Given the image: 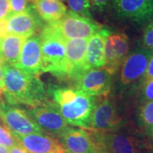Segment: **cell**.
Instances as JSON below:
<instances>
[{"instance_id": "28", "label": "cell", "mask_w": 153, "mask_h": 153, "mask_svg": "<svg viewBox=\"0 0 153 153\" xmlns=\"http://www.w3.org/2000/svg\"><path fill=\"white\" fill-rule=\"evenodd\" d=\"M9 14V0H0V19L7 18Z\"/></svg>"}, {"instance_id": "16", "label": "cell", "mask_w": 153, "mask_h": 153, "mask_svg": "<svg viewBox=\"0 0 153 153\" xmlns=\"http://www.w3.org/2000/svg\"><path fill=\"white\" fill-rule=\"evenodd\" d=\"M88 39L65 40L66 57L68 63V79L75 81L84 71L86 64V48Z\"/></svg>"}, {"instance_id": "6", "label": "cell", "mask_w": 153, "mask_h": 153, "mask_svg": "<svg viewBox=\"0 0 153 153\" xmlns=\"http://www.w3.org/2000/svg\"><path fill=\"white\" fill-rule=\"evenodd\" d=\"M126 120L120 108L108 96L97 97L91 117L90 130L109 131L125 128Z\"/></svg>"}, {"instance_id": "35", "label": "cell", "mask_w": 153, "mask_h": 153, "mask_svg": "<svg viewBox=\"0 0 153 153\" xmlns=\"http://www.w3.org/2000/svg\"><path fill=\"white\" fill-rule=\"evenodd\" d=\"M147 131H148V135H150V136L151 137V138L153 140V126H152V127L150 128H149Z\"/></svg>"}, {"instance_id": "8", "label": "cell", "mask_w": 153, "mask_h": 153, "mask_svg": "<svg viewBox=\"0 0 153 153\" xmlns=\"http://www.w3.org/2000/svg\"><path fill=\"white\" fill-rule=\"evenodd\" d=\"M114 16L141 26L153 20V0H110Z\"/></svg>"}, {"instance_id": "25", "label": "cell", "mask_w": 153, "mask_h": 153, "mask_svg": "<svg viewBox=\"0 0 153 153\" xmlns=\"http://www.w3.org/2000/svg\"><path fill=\"white\" fill-rule=\"evenodd\" d=\"M142 45L153 51V20L147 24L142 38Z\"/></svg>"}, {"instance_id": "13", "label": "cell", "mask_w": 153, "mask_h": 153, "mask_svg": "<svg viewBox=\"0 0 153 153\" xmlns=\"http://www.w3.org/2000/svg\"><path fill=\"white\" fill-rule=\"evenodd\" d=\"M8 22V34L28 38L44 27L43 21L36 12L33 4H29L24 11L6 18Z\"/></svg>"}, {"instance_id": "11", "label": "cell", "mask_w": 153, "mask_h": 153, "mask_svg": "<svg viewBox=\"0 0 153 153\" xmlns=\"http://www.w3.org/2000/svg\"><path fill=\"white\" fill-rule=\"evenodd\" d=\"M129 53V39L124 33H110L105 43L104 68L111 75L117 74Z\"/></svg>"}, {"instance_id": "5", "label": "cell", "mask_w": 153, "mask_h": 153, "mask_svg": "<svg viewBox=\"0 0 153 153\" xmlns=\"http://www.w3.org/2000/svg\"><path fill=\"white\" fill-rule=\"evenodd\" d=\"M123 129L89 132L95 144L109 153H143L142 141L132 132Z\"/></svg>"}, {"instance_id": "27", "label": "cell", "mask_w": 153, "mask_h": 153, "mask_svg": "<svg viewBox=\"0 0 153 153\" xmlns=\"http://www.w3.org/2000/svg\"><path fill=\"white\" fill-rule=\"evenodd\" d=\"M92 10L98 14H103L108 8L110 0H89Z\"/></svg>"}, {"instance_id": "12", "label": "cell", "mask_w": 153, "mask_h": 153, "mask_svg": "<svg viewBox=\"0 0 153 153\" xmlns=\"http://www.w3.org/2000/svg\"><path fill=\"white\" fill-rule=\"evenodd\" d=\"M28 112L43 131L57 137L69 127L68 122L51 101L43 106L30 108Z\"/></svg>"}, {"instance_id": "21", "label": "cell", "mask_w": 153, "mask_h": 153, "mask_svg": "<svg viewBox=\"0 0 153 153\" xmlns=\"http://www.w3.org/2000/svg\"><path fill=\"white\" fill-rule=\"evenodd\" d=\"M137 122L146 131L153 126V101L141 103L137 111Z\"/></svg>"}, {"instance_id": "1", "label": "cell", "mask_w": 153, "mask_h": 153, "mask_svg": "<svg viewBox=\"0 0 153 153\" xmlns=\"http://www.w3.org/2000/svg\"><path fill=\"white\" fill-rule=\"evenodd\" d=\"M4 79L3 94L7 104L30 107L49 102L47 91L39 76L29 74L11 65H2Z\"/></svg>"}, {"instance_id": "37", "label": "cell", "mask_w": 153, "mask_h": 153, "mask_svg": "<svg viewBox=\"0 0 153 153\" xmlns=\"http://www.w3.org/2000/svg\"><path fill=\"white\" fill-rule=\"evenodd\" d=\"M145 153H153V150L148 151V152H145Z\"/></svg>"}, {"instance_id": "38", "label": "cell", "mask_w": 153, "mask_h": 153, "mask_svg": "<svg viewBox=\"0 0 153 153\" xmlns=\"http://www.w3.org/2000/svg\"><path fill=\"white\" fill-rule=\"evenodd\" d=\"M1 99H2V98H1V94H0V100H1Z\"/></svg>"}, {"instance_id": "4", "label": "cell", "mask_w": 153, "mask_h": 153, "mask_svg": "<svg viewBox=\"0 0 153 153\" xmlns=\"http://www.w3.org/2000/svg\"><path fill=\"white\" fill-rule=\"evenodd\" d=\"M153 51L142 45L129 52L119 69L116 90L119 94L125 93L142 79Z\"/></svg>"}, {"instance_id": "23", "label": "cell", "mask_w": 153, "mask_h": 153, "mask_svg": "<svg viewBox=\"0 0 153 153\" xmlns=\"http://www.w3.org/2000/svg\"><path fill=\"white\" fill-rule=\"evenodd\" d=\"M70 11L81 16L92 19V8L89 0H66Z\"/></svg>"}, {"instance_id": "9", "label": "cell", "mask_w": 153, "mask_h": 153, "mask_svg": "<svg viewBox=\"0 0 153 153\" xmlns=\"http://www.w3.org/2000/svg\"><path fill=\"white\" fill-rule=\"evenodd\" d=\"M0 120L12 134L25 135L43 133L28 111L6 104L2 99L0 100Z\"/></svg>"}, {"instance_id": "34", "label": "cell", "mask_w": 153, "mask_h": 153, "mask_svg": "<svg viewBox=\"0 0 153 153\" xmlns=\"http://www.w3.org/2000/svg\"><path fill=\"white\" fill-rule=\"evenodd\" d=\"M0 153H9V148L4 145H0Z\"/></svg>"}, {"instance_id": "15", "label": "cell", "mask_w": 153, "mask_h": 153, "mask_svg": "<svg viewBox=\"0 0 153 153\" xmlns=\"http://www.w3.org/2000/svg\"><path fill=\"white\" fill-rule=\"evenodd\" d=\"M68 153H95L96 145L90 132L69 126L58 136Z\"/></svg>"}, {"instance_id": "33", "label": "cell", "mask_w": 153, "mask_h": 153, "mask_svg": "<svg viewBox=\"0 0 153 153\" xmlns=\"http://www.w3.org/2000/svg\"><path fill=\"white\" fill-rule=\"evenodd\" d=\"M95 153H109V152H107L106 150H105L104 149H103L102 148H101V147L98 146V145H96Z\"/></svg>"}, {"instance_id": "26", "label": "cell", "mask_w": 153, "mask_h": 153, "mask_svg": "<svg viewBox=\"0 0 153 153\" xmlns=\"http://www.w3.org/2000/svg\"><path fill=\"white\" fill-rule=\"evenodd\" d=\"M28 0H9V17L11 15L19 14L24 11L28 7Z\"/></svg>"}, {"instance_id": "29", "label": "cell", "mask_w": 153, "mask_h": 153, "mask_svg": "<svg viewBox=\"0 0 153 153\" xmlns=\"http://www.w3.org/2000/svg\"><path fill=\"white\" fill-rule=\"evenodd\" d=\"M153 79V54L149 60L146 71H145L144 76L142 78V79Z\"/></svg>"}, {"instance_id": "2", "label": "cell", "mask_w": 153, "mask_h": 153, "mask_svg": "<svg viewBox=\"0 0 153 153\" xmlns=\"http://www.w3.org/2000/svg\"><path fill=\"white\" fill-rule=\"evenodd\" d=\"M52 102L72 126L90 130V121L97 97L88 96L75 88L51 85L47 91Z\"/></svg>"}, {"instance_id": "17", "label": "cell", "mask_w": 153, "mask_h": 153, "mask_svg": "<svg viewBox=\"0 0 153 153\" xmlns=\"http://www.w3.org/2000/svg\"><path fill=\"white\" fill-rule=\"evenodd\" d=\"M13 135L17 142L30 153H66L57 140L43 133Z\"/></svg>"}, {"instance_id": "31", "label": "cell", "mask_w": 153, "mask_h": 153, "mask_svg": "<svg viewBox=\"0 0 153 153\" xmlns=\"http://www.w3.org/2000/svg\"><path fill=\"white\" fill-rule=\"evenodd\" d=\"M9 153H30L18 143L9 148Z\"/></svg>"}, {"instance_id": "24", "label": "cell", "mask_w": 153, "mask_h": 153, "mask_svg": "<svg viewBox=\"0 0 153 153\" xmlns=\"http://www.w3.org/2000/svg\"><path fill=\"white\" fill-rule=\"evenodd\" d=\"M17 143L18 142L13 134L4 126L0 124V145L10 148Z\"/></svg>"}, {"instance_id": "18", "label": "cell", "mask_w": 153, "mask_h": 153, "mask_svg": "<svg viewBox=\"0 0 153 153\" xmlns=\"http://www.w3.org/2000/svg\"><path fill=\"white\" fill-rule=\"evenodd\" d=\"M109 35V30L102 28L88 39L86 48V64L88 69L104 68L105 43Z\"/></svg>"}, {"instance_id": "20", "label": "cell", "mask_w": 153, "mask_h": 153, "mask_svg": "<svg viewBox=\"0 0 153 153\" xmlns=\"http://www.w3.org/2000/svg\"><path fill=\"white\" fill-rule=\"evenodd\" d=\"M32 2L38 16L47 24L57 22L68 12L66 6L57 0H33Z\"/></svg>"}, {"instance_id": "19", "label": "cell", "mask_w": 153, "mask_h": 153, "mask_svg": "<svg viewBox=\"0 0 153 153\" xmlns=\"http://www.w3.org/2000/svg\"><path fill=\"white\" fill-rule=\"evenodd\" d=\"M25 40L14 34H7L0 38V63L14 65L19 60Z\"/></svg>"}, {"instance_id": "30", "label": "cell", "mask_w": 153, "mask_h": 153, "mask_svg": "<svg viewBox=\"0 0 153 153\" xmlns=\"http://www.w3.org/2000/svg\"><path fill=\"white\" fill-rule=\"evenodd\" d=\"M8 34V22L6 19H0V38Z\"/></svg>"}, {"instance_id": "40", "label": "cell", "mask_w": 153, "mask_h": 153, "mask_svg": "<svg viewBox=\"0 0 153 153\" xmlns=\"http://www.w3.org/2000/svg\"><path fill=\"white\" fill-rule=\"evenodd\" d=\"M66 153H68V152H66Z\"/></svg>"}, {"instance_id": "10", "label": "cell", "mask_w": 153, "mask_h": 153, "mask_svg": "<svg viewBox=\"0 0 153 153\" xmlns=\"http://www.w3.org/2000/svg\"><path fill=\"white\" fill-rule=\"evenodd\" d=\"M74 82L75 89L94 97L108 96L113 87L112 76L104 68L87 69Z\"/></svg>"}, {"instance_id": "14", "label": "cell", "mask_w": 153, "mask_h": 153, "mask_svg": "<svg viewBox=\"0 0 153 153\" xmlns=\"http://www.w3.org/2000/svg\"><path fill=\"white\" fill-rule=\"evenodd\" d=\"M14 66L29 74L42 73L41 39L40 35H33L25 40L19 60Z\"/></svg>"}, {"instance_id": "32", "label": "cell", "mask_w": 153, "mask_h": 153, "mask_svg": "<svg viewBox=\"0 0 153 153\" xmlns=\"http://www.w3.org/2000/svg\"><path fill=\"white\" fill-rule=\"evenodd\" d=\"M4 91V79L3 66L0 63V94L2 95Z\"/></svg>"}, {"instance_id": "3", "label": "cell", "mask_w": 153, "mask_h": 153, "mask_svg": "<svg viewBox=\"0 0 153 153\" xmlns=\"http://www.w3.org/2000/svg\"><path fill=\"white\" fill-rule=\"evenodd\" d=\"M42 72H49L60 79H68V63L66 57L65 40L51 25L42 28Z\"/></svg>"}, {"instance_id": "39", "label": "cell", "mask_w": 153, "mask_h": 153, "mask_svg": "<svg viewBox=\"0 0 153 153\" xmlns=\"http://www.w3.org/2000/svg\"><path fill=\"white\" fill-rule=\"evenodd\" d=\"M28 1H31V2H32V1H33V0H28Z\"/></svg>"}, {"instance_id": "7", "label": "cell", "mask_w": 153, "mask_h": 153, "mask_svg": "<svg viewBox=\"0 0 153 153\" xmlns=\"http://www.w3.org/2000/svg\"><path fill=\"white\" fill-rule=\"evenodd\" d=\"M65 40L89 39L102 28V26L92 19L79 15L71 11L57 22L48 24Z\"/></svg>"}, {"instance_id": "22", "label": "cell", "mask_w": 153, "mask_h": 153, "mask_svg": "<svg viewBox=\"0 0 153 153\" xmlns=\"http://www.w3.org/2000/svg\"><path fill=\"white\" fill-rule=\"evenodd\" d=\"M129 90L136 91L141 103L153 101V79H141Z\"/></svg>"}, {"instance_id": "36", "label": "cell", "mask_w": 153, "mask_h": 153, "mask_svg": "<svg viewBox=\"0 0 153 153\" xmlns=\"http://www.w3.org/2000/svg\"><path fill=\"white\" fill-rule=\"evenodd\" d=\"M57 1H61V2H64V1H65L66 0H57Z\"/></svg>"}]
</instances>
